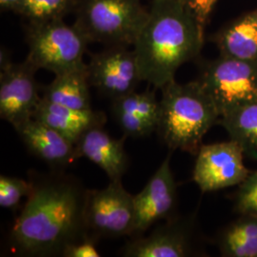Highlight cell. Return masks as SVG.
I'll return each instance as SVG.
<instances>
[{
	"mask_svg": "<svg viewBox=\"0 0 257 257\" xmlns=\"http://www.w3.org/2000/svg\"><path fill=\"white\" fill-rule=\"evenodd\" d=\"M196 214L176 215L148 236L128 240L120 250L126 257H188L201 254Z\"/></svg>",
	"mask_w": 257,
	"mask_h": 257,
	"instance_id": "ba28073f",
	"label": "cell"
},
{
	"mask_svg": "<svg viewBox=\"0 0 257 257\" xmlns=\"http://www.w3.org/2000/svg\"><path fill=\"white\" fill-rule=\"evenodd\" d=\"M87 66L63 74H55V79L43 88L47 101L78 110H92Z\"/></svg>",
	"mask_w": 257,
	"mask_h": 257,
	"instance_id": "e0dca14e",
	"label": "cell"
},
{
	"mask_svg": "<svg viewBox=\"0 0 257 257\" xmlns=\"http://www.w3.org/2000/svg\"><path fill=\"white\" fill-rule=\"evenodd\" d=\"M161 90L158 137L170 150L196 156L203 138L220 119L214 103L196 79L185 84L175 79Z\"/></svg>",
	"mask_w": 257,
	"mask_h": 257,
	"instance_id": "3957f363",
	"label": "cell"
},
{
	"mask_svg": "<svg viewBox=\"0 0 257 257\" xmlns=\"http://www.w3.org/2000/svg\"><path fill=\"white\" fill-rule=\"evenodd\" d=\"M218 0H181L185 7L189 10L196 20L202 25H207L211 13Z\"/></svg>",
	"mask_w": 257,
	"mask_h": 257,
	"instance_id": "d4e9b609",
	"label": "cell"
},
{
	"mask_svg": "<svg viewBox=\"0 0 257 257\" xmlns=\"http://www.w3.org/2000/svg\"><path fill=\"white\" fill-rule=\"evenodd\" d=\"M32 190L30 181L15 176H0V206L4 209L17 210L21 199Z\"/></svg>",
	"mask_w": 257,
	"mask_h": 257,
	"instance_id": "7402d4cb",
	"label": "cell"
},
{
	"mask_svg": "<svg viewBox=\"0 0 257 257\" xmlns=\"http://www.w3.org/2000/svg\"><path fill=\"white\" fill-rule=\"evenodd\" d=\"M121 180L110 181L102 190H87L85 225L96 240L131 236L135 222V201Z\"/></svg>",
	"mask_w": 257,
	"mask_h": 257,
	"instance_id": "52a82bcc",
	"label": "cell"
},
{
	"mask_svg": "<svg viewBox=\"0 0 257 257\" xmlns=\"http://www.w3.org/2000/svg\"><path fill=\"white\" fill-rule=\"evenodd\" d=\"M244 153L234 140L203 144L193 168V179L202 193L239 186L250 172L244 165Z\"/></svg>",
	"mask_w": 257,
	"mask_h": 257,
	"instance_id": "30bf717a",
	"label": "cell"
},
{
	"mask_svg": "<svg viewBox=\"0 0 257 257\" xmlns=\"http://www.w3.org/2000/svg\"><path fill=\"white\" fill-rule=\"evenodd\" d=\"M27 58L38 69L55 74L85 68L83 56L89 43L74 25L63 19L29 23L25 28Z\"/></svg>",
	"mask_w": 257,
	"mask_h": 257,
	"instance_id": "5b68a950",
	"label": "cell"
},
{
	"mask_svg": "<svg viewBox=\"0 0 257 257\" xmlns=\"http://www.w3.org/2000/svg\"><path fill=\"white\" fill-rule=\"evenodd\" d=\"M221 116L257 101V63L219 55L200 65L196 79Z\"/></svg>",
	"mask_w": 257,
	"mask_h": 257,
	"instance_id": "8992f818",
	"label": "cell"
},
{
	"mask_svg": "<svg viewBox=\"0 0 257 257\" xmlns=\"http://www.w3.org/2000/svg\"><path fill=\"white\" fill-rule=\"evenodd\" d=\"M74 12L88 42L107 46H134L149 18L141 0H78Z\"/></svg>",
	"mask_w": 257,
	"mask_h": 257,
	"instance_id": "277c9868",
	"label": "cell"
},
{
	"mask_svg": "<svg viewBox=\"0 0 257 257\" xmlns=\"http://www.w3.org/2000/svg\"><path fill=\"white\" fill-rule=\"evenodd\" d=\"M97 242L98 240L93 238L91 235H87L86 237L66 247L62 252V257L101 256L96 246Z\"/></svg>",
	"mask_w": 257,
	"mask_h": 257,
	"instance_id": "cb8c5ba5",
	"label": "cell"
},
{
	"mask_svg": "<svg viewBox=\"0 0 257 257\" xmlns=\"http://www.w3.org/2000/svg\"><path fill=\"white\" fill-rule=\"evenodd\" d=\"M13 61L11 59V55L7 49L1 48V54H0V70L6 68L8 65L11 64Z\"/></svg>",
	"mask_w": 257,
	"mask_h": 257,
	"instance_id": "4316f807",
	"label": "cell"
},
{
	"mask_svg": "<svg viewBox=\"0 0 257 257\" xmlns=\"http://www.w3.org/2000/svg\"><path fill=\"white\" fill-rule=\"evenodd\" d=\"M29 181L31 193L10 231L11 248L22 256H62L66 247L88 235L87 190L62 170L33 173Z\"/></svg>",
	"mask_w": 257,
	"mask_h": 257,
	"instance_id": "6da1fadb",
	"label": "cell"
},
{
	"mask_svg": "<svg viewBox=\"0 0 257 257\" xmlns=\"http://www.w3.org/2000/svg\"><path fill=\"white\" fill-rule=\"evenodd\" d=\"M126 138H111L103 127L91 128L75 143L76 156L88 158L98 166L110 181H118L128 169V157L124 148Z\"/></svg>",
	"mask_w": 257,
	"mask_h": 257,
	"instance_id": "5bb4252c",
	"label": "cell"
},
{
	"mask_svg": "<svg viewBox=\"0 0 257 257\" xmlns=\"http://www.w3.org/2000/svg\"><path fill=\"white\" fill-rule=\"evenodd\" d=\"M14 128L28 151L55 170H62L78 159L75 144L38 120L30 118Z\"/></svg>",
	"mask_w": 257,
	"mask_h": 257,
	"instance_id": "4fadbf2b",
	"label": "cell"
},
{
	"mask_svg": "<svg viewBox=\"0 0 257 257\" xmlns=\"http://www.w3.org/2000/svg\"><path fill=\"white\" fill-rule=\"evenodd\" d=\"M23 0H0L1 11L14 12Z\"/></svg>",
	"mask_w": 257,
	"mask_h": 257,
	"instance_id": "484cf974",
	"label": "cell"
},
{
	"mask_svg": "<svg viewBox=\"0 0 257 257\" xmlns=\"http://www.w3.org/2000/svg\"><path fill=\"white\" fill-rule=\"evenodd\" d=\"M78 0H23L14 13L29 23H42L64 19L76 9Z\"/></svg>",
	"mask_w": 257,
	"mask_h": 257,
	"instance_id": "ffe728a7",
	"label": "cell"
},
{
	"mask_svg": "<svg viewBox=\"0 0 257 257\" xmlns=\"http://www.w3.org/2000/svg\"><path fill=\"white\" fill-rule=\"evenodd\" d=\"M38 70L27 57L0 70V117L13 127L34 117L41 100L36 79Z\"/></svg>",
	"mask_w": 257,
	"mask_h": 257,
	"instance_id": "7c38bea8",
	"label": "cell"
},
{
	"mask_svg": "<svg viewBox=\"0 0 257 257\" xmlns=\"http://www.w3.org/2000/svg\"><path fill=\"white\" fill-rule=\"evenodd\" d=\"M221 256L257 257V217L240 214L216 234Z\"/></svg>",
	"mask_w": 257,
	"mask_h": 257,
	"instance_id": "ac0fdd59",
	"label": "cell"
},
{
	"mask_svg": "<svg viewBox=\"0 0 257 257\" xmlns=\"http://www.w3.org/2000/svg\"><path fill=\"white\" fill-rule=\"evenodd\" d=\"M205 28L181 0H154L134 50L143 81L162 89L182 65L197 58Z\"/></svg>",
	"mask_w": 257,
	"mask_h": 257,
	"instance_id": "7a4b0ae2",
	"label": "cell"
},
{
	"mask_svg": "<svg viewBox=\"0 0 257 257\" xmlns=\"http://www.w3.org/2000/svg\"><path fill=\"white\" fill-rule=\"evenodd\" d=\"M87 73L90 85L111 101L136 92L143 81L136 52L128 46H108L92 54Z\"/></svg>",
	"mask_w": 257,
	"mask_h": 257,
	"instance_id": "9c48e42d",
	"label": "cell"
},
{
	"mask_svg": "<svg viewBox=\"0 0 257 257\" xmlns=\"http://www.w3.org/2000/svg\"><path fill=\"white\" fill-rule=\"evenodd\" d=\"M170 153L147 185L134 196L135 222L131 238L143 235L154 224L176 216L177 184L171 168Z\"/></svg>",
	"mask_w": 257,
	"mask_h": 257,
	"instance_id": "8fae6325",
	"label": "cell"
},
{
	"mask_svg": "<svg viewBox=\"0 0 257 257\" xmlns=\"http://www.w3.org/2000/svg\"><path fill=\"white\" fill-rule=\"evenodd\" d=\"M219 123L244 155L257 161V101L242 106L221 116Z\"/></svg>",
	"mask_w": 257,
	"mask_h": 257,
	"instance_id": "d6986e66",
	"label": "cell"
},
{
	"mask_svg": "<svg viewBox=\"0 0 257 257\" xmlns=\"http://www.w3.org/2000/svg\"><path fill=\"white\" fill-rule=\"evenodd\" d=\"M211 40L219 55L257 63V8L225 24Z\"/></svg>",
	"mask_w": 257,
	"mask_h": 257,
	"instance_id": "2e32d148",
	"label": "cell"
},
{
	"mask_svg": "<svg viewBox=\"0 0 257 257\" xmlns=\"http://www.w3.org/2000/svg\"><path fill=\"white\" fill-rule=\"evenodd\" d=\"M33 118L55 128L74 144L87 131L104 127L107 121V116L103 111L93 109L74 110L47 101L42 97Z\"/></svg>",
	"mask_w": 257,
	"mask_h": 257,
	"instance_id": "9a60e30c",
	"label": "cell"
},
{
	"mask_svg": "<svg viewBox=\"0 0 257 257\" xmlns=\"http://www.w3.org/2000/svg\"><path fill=\"white\" fill-rule=\"evenodd\" d=\"M235 211L257 217V171L240 184L235 194Z\"/></svg>",
	"mask_w": 257,
	"mask_h": 257,
	"instance_id": "603a6c76",
	"label": "cell"
},
{
	"mask_svg": "<svg viewBox=\"0 0 257 257\" xmlns=\"http://www.w3.org/2000/svg\"><path fill=\"white\" fill-rule=\"evenodd\" d=\"M111 112L124 136L127 138H144L156 132L155 125L144 119L142 116L133 110L112 103Z\"/></svg>",
	"mask_w": 257,
	"mask_h": 257,
	"instance_id": "44dd1931",
	"label": "cell"
}]
</instances>
